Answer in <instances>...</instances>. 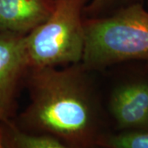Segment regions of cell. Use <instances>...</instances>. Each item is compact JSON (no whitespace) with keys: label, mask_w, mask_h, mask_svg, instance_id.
<instances>
[{"label":"cell","mask_w":148,"mask_h":148,"mask_svg":"<svg viewBox=\"0 0 148 148\" xmlns=\"http://www.w3.org/2000/svg\"><path fill=\"white\" fill-rule=\"evenodd\" d=\"M96 73L82 62L31 68L25 82L30 103L15 123L58 138L66 148L102 147L113 131Z\"/></svg>","instance_id":"6da1fadb"},{"label":"cell","mask_w":148,"mask_h":148,"mask_svg":"<svg viewBox=\"0 0 148 148\" xmlns=\"http://www.w3.org/2000/svg\"><path fill=\"white\" fill-rule=\"evenodd\" d=\"M82 63L101 72L131 62H148V10L130 6L110 16L84 20Z\"/></svg>","instance_id":"7a4b0ae2"},{"label":"cell","mask_w":148,"mask_h":148,"mask_svg":"<svg viewBox=\"0 0 148 148\" xmlns=\"http://www.w3.org/2000/svg\"><path fill=\"white\" fill-rule=\"evenodd\" d=\"M89 1L54 0L47 19L26 36L31 68L63 67L82 61L84 11Z\"/></svg>","instance_id":"3957f363"},{"label":"cell","mask_w":148,"mask_h":148,"mask_svg":"<svg viewBox=\"0 0 148 148\" xmlns=\"http://www.w3.org/2000/svg\"><path fill=\"white\" fill-rule=\"evenodd\" d=\"M126 69L105 99L113 132L148 130V64Z\"/></svg>","instance_id":"277c9868"},{"label":"cell","mask_w":148,"mask_h":148,"mask_svg":"<svg viewBox=\"0 0 148 148\" xmlns=\"http://www.w3.org/2000/svg\"><path fill=\"white\" fill-rule=\"evenodd\" d=\"M30 69L26 36L0 31V121L14 116Z\"/></svg>","instance_id":"5b68a950"},{"label":"cell","mask_w":148,"mask_h":148,"mask_svg":"<svg viewBox=\"0 0 148 148\" xmlns=\"http://www.w3.org/2000/svg\"><path fill=\"white\" fill-rule=\"evenodd\" d=\"M54 0H0V31L27 36L52 12Z\"/></svg>","instance_id":"8992f818"},{"label":"cell","mask_w":148,"mask_h":148,"mask_svg":"<svg viewBox=\"0 0 148 148\" xmlns=\"http://www.w3.org/2000/svg\"><path fill=\"white\" fill-rule=\"evenodd\" d=\"M4 147L66 148L58 138L47 134L32 133L21 130L11 119L1 121Z\"/></svg>","instance_id":"52a82bcc"},{"label":"cell","mask_w":148,"mask_h":148,"mask_svg":"<svg viewBox=\"0 0 148 148\" xmlns=\"http://www.w3.org/2000/svg\"><path fill=\"white\" fill-rule=\"evenodd\" d=\"M106 148H148V130L110 132L102 144Z\"/></svg>","instance_id":"ba28073f"},{"label":"cell","mask_w":148,"mask_h":148,"mask_svg":"<svg viewBox=\"0 0 148 148\" xmlns=\"http://www.w3.org/2000/svg\"><path fill=\"white\" fill-rule=\"evenodd\" d=\"M147 0H90L86 6V18H98L110 16L130 6L145 4Z\"/></svg>","instance_id":"9c48e42d"},{"label":"cell","mask_w":148,"mask_h":148,"mask_svg":"<svg viewBox=\"0 0 148 148\" xmlns=\"http://www.w3.org/2000/svg\"><path fill=\"white\" fill-rule=\"evenodd\" d=\"M4 147L3 146V128H2V123L0 121V148Z\"/></svg>","instance_id":"30bf717a"},{"label":"cell","mask_w":148,"mask_h":148,"mask_svg":"<svg viewBox=\"0 0 148 148\" xmlns=\"http://www.w3.org/2000/svg\"><path fill=\"white\" fill-rule=\"evenodd\" d=\"M146 3H147V7H148V0H147V1H146Z\"/></svg>","instance_id":"8fae6325"},{"label":"cell","mask_w":148,"mask_h":148,"mask_svg":"<svg viewBox=\"0 0 148 148\" xmlns=\"http://www.w3.org/2000/svg\"><path fill=\"white\" fill-rule=\"evenodd\" d=\"M147 64H148V62H147Z\"/></svg>","instance_id":"7c38bea8"}]
</instances>
